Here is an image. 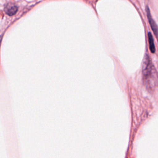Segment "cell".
Segmentation results:
<instances>
[{"mask_svg": "<svg viewBox=\"0 0 158 158\" xmlns=\"http://www.w3.org/2000/svg\"><path fill=\"white\" fill-rule=\"evenodd\" d=\"M143 80L146 88L152 91L158 85V75L154 65L149 57L144 60L143 67Z\"/></svg>", "mask_w": 158, "mask_h": 158, "instance_id": "1", "label": "cell"}, {"mask_svg": "<svg viewBox=\"0 0 158 158\" xmlns=\"http://www.w3.org/2000/svg\"><path fill=\"white\" fill-rule=\"evenodd\" d=\"M146 12H147L148 19V20H149V24H150V25H151V27L152 30H153V32H154V35L156 36L157 40H158V26L157 25V24H156V23L155 22V21L154 20V19L152 18L148 7H147V8H146Z\"/></svg>", "mask_w": 158, "mask_h": 158, "instance_id": "2", "label": "cell"}, {"mask_svg": "<svg viewBox=\"0 0 158 158\" xmlns=\"http://www.w3.org/2000/svg\"><path fill=\"white\" fill-rule=\"evenodd\" d=\"M5 10H6V14H7L9 15H12L16 13V12L17 10V7L14 4H10L6 6Z\"/></svg>", "mask_w": 158, "mask_h": 158, "instance_id": "3", "label": "cell"}, {"mask_svg": "<svg viewBox=\"0 0 158 158\" xmlns=\"http://www.w3.org/2000/svg\"><path fill=\"white\" fill-rule=\"evenodd\" d=\"M148 41H149V49H150L151 52L154 53V52H155L156 48H155V46H154V43L152 35L150 32H149L148 34Z\"/></svg>", "mask_w": 158, "mask_h": 158, "instance_id": "4", "label": "cell"}]
</instances>
